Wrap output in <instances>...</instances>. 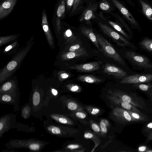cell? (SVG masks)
Returning <instances> with one entry per match:
<instances>
[{
    "instance_id": "ac0fdd59",
    "label": "cell",
    "mask_w": 152,
    "mask_h": 152,
    "mask_svg": "<svg viewBox=\"0 0 152 152\" xmlns=\"http://www.w3.org/2000/svg\"><path fill=\"white\" fill-rule=\"evenodd\" d=\"M142 6L143 13L151 21H152V7L147 2L143 0H140Z\"/></svg>"
},
{
    "instance_id": "f1b7e54d",
    "label": "cell",
    "mask_w": 152,
    "mask_h": 152,
    "mask_svg": "<svg viewBox=\"0 0 152 152\" xmlns=\"http://www.w3.org/2000/svg\"><path fill=\"white\" fill-rule=\"evenodd\" d=\"M67 88L70 91L72 92H79L81 91V87L79 85L75 84H70L67 85Z\"/></svg>"
},
{
    "instance_id": "8d00e7d4",
    "label": "cell",
    "mask_w": 152,
    "mask_h": 152,
    "mask_svg": "<svg viewBox=\"0 0 152 152\" xmlns=\"http://www.w3.org/2000/svg\"><path fill=\"white\" fill-rule=\"evenodd\" d=\"M75 115V116L80 119H84L86 117V114L82 111H76Z\"/></svg>"
},
{
    "instance_id": "e0dca14e",
    "label": "cell",
    "mask_w": 152,
    "mask_h": 152,
    "mask_svg": "<svg viewBox=\"0 0 152 152\" xmlns=\"http://www.w3.org/2000/svg\"><path fill=\"white\" fill-rule=\"evenodd\" d=\"M50 117L53 120L59 123L69 125H72L74 124L73 121L63 115L52 114L50 115Z\"/></svg>"
},
{
    "instance_id": "f546056e",
    "label": "cell",
    "mask_w": 152,
    "mask_h": 152,
    "mask_svg": "<svg viewBox=\"0 0 152 152\" xmlns=\"http://www.w3.org/2000/svg\"><path fill=\"white\" fill-rule=\"evenodd\" d=\"M33 103L34 106H37L39 104L40 102V95L37 91L34 92L33 95Z\"/></svg>"
},
{
    "instance_id": "ffe728a7",
    "label": "cell",
    "mask_w": 152,
    "mask_h": 152,
    "mask_svg": "<svg viewBox=\"0 0 152 152\" xmlns=\"http://www.w3.org/2000/svg\"><path fill=\"white\" fill-rule=\"evenodd\" d=\"M127 110L130 114L133 122L144 121L147 119L141 113H138Z\"/></svg>"
},
{
    "instance_id": "277c9868",
    "label": "cell",
    "mask_w": 152,
    "mask_h": 152,
    "mask_svg": "<svg viewBox=\"0 0 152 152\" xmlns=\"http://www.w3.org/2000/svg\"><path fill=\"white\" fill-rule=\"evenodd\" d=\"M99 25L104 33L111 38L118 45L122 47L127 46L133 49H137L133 43L106 25L102 23H99Z\"/></svg>"
},
{
    "instance_id": "4fadbf2b",
    "label": "cell",
    "mask_w": 152,
    "mask_h": 152,
    "mask_svg": "<svg viewBox=\"0 0 152 152\" xmlns=\"http://www.w3.org/2000/svg\"><path fill=\"white\" fill-rule=\"evenodd\" d=\"M107 97L113 103L119 105L124 109L138 113H141L140 111L136 107L128 103L123 101L121 99L114 95L110 94L107 96Z\"/></svg>"
},
{
    "instance_id": "b9f144b4",
    "label": "cell",
    "mask_w": 152,
    "mask_h": 152,
    "mask_svg": "<svg viewBox=\"0 0 152 152\" xmlns=\"http://www.w3.org/2000/svg\"><path fill=\"white\" fill-rule=\"evenodd\" d=\"M70 76V75L66 72H64L60 75L61 78L63 79L68 78Z\"/></svg>"
},
{
    "instance_id": "d6a6232c",
    "label": "cell",
    "mask_w": 152,
    "mask_h": 152,
    "mask_svg": "<svg viewBox=\"0 0 152 152\" xmlns=\"http://www.w3.org/2000/svg\"><path fill=\"white\" fill-rule=\"evenodd\" d=\"M12 87V84L10 82H7L5 83L1 88V91L2 92L8 91L11 89Z\"/></svg>"
},
{
    "instance_id": "e575fe53",
    "label": "cell",
    "mask_w": 152,
    "mask_h": 152,
    "mask_svg": "<svg viewBox=\"0 0 152 152\" xmlns=\"http://www.w3.org/2000/svg\"><path fill=\"white\" fill-rule=\"evenodd\" d=\"M1 99L4 102H9L12 101V98L10 95L4 94L1 96Z\"/></svg>"
},
{
    "instance_id": "836d02e7",
    "label": "cell",
    "mask_w": 152,
    "mask_h": 152,
    "mask_svg": "<svg viewBox=\"0 0 152 152\" xmlns=\"http://www.w3.org/2000/svg\"><path fill=\"white\" fill-rule=\"evenodd\" d=\"M91 126L92 129L94 132L99 133V135H101L100 134L102 135L100 128L94 122L91 123Z\"/></svg>"
},
{
    "instance_id": "9a60e30c",
    "label": "cell",
    "mask_w": 152,
    "mask_h": 152,
    "mask_svg": "<svg viewBox=\"0 0 152 152\" xmlns=\"http://www.w3.org/2000/svg\"><path fill=\"white\" fill-rule=\"evenodd\" d=\"M132 86L148 94L152 102V85L151 83L144 84L138 83L133 84Z\"/></svg>"
},
{
    "instance_id": "7402d4cb",
    "label": "cell",
    "mask_w": 152,
    "mask_h": 152,
    "mask_svg": "<svg viewBox=\"0 0 152 152\" xmlns=\"http://www.w3.org/2000/svg\"><path fill=\"white\" fill-rule=\"evenodd\" d=\"M140 45L145 50L152 52V39L145 38L140 43Z\"/></svg>"
},
{
    "instance_id": "bcb514c9",
    "label": "cell",
    "mask_w": 152,
    "mask_h": 152,
    "mask_svg": "<svg viewBox=\"0 0 152 152\" xmlns=\"http://www.w3.org/2000/svg\"><path fill=\"white\" fill-rule=\"evenodd\" d=\"M12 46L11 45H10L7 47L5 50L6 51H7L9 50H10L12 48Z\"/></svg>"
},
{
    "instance_id": "3957f363",
    "label": "cell",
    "mask_w": 152,
    "mask_h": 152,
    "mask_svg": "<svg viewBox=\"0 0 152 152\" xmlns=\"http://www.w3.org/2000/svg\"><path fill=\"white\" fill-rule=\"evenodd\" d=\"M99 44L101 48V50L107 57L111 58L115 61L123 65L124 62L113 46L104 38L99 34H96Z\"/></svg>"
},
{
    "instance_id": "603a6c76",
    "label": "cell",
    "mask_w": 152,
    "mask_h": 152,
    "mask_svg": "<svg viewBox=\"0 0 152 152\" xmlns=\"http://www.w3.org/2000/svg\"><path fill=\"white\" fill-rule=\"evenodd\" d=\"M67 106L69 109L72 111H82L83 110V107L77 103L73 100L68 101Z\"/></svg>"
},
{
    "instance_id": "7bdbcfd3",
    "label": "cell",
    "mask_w": 152,
    "mask_h": 152,
    "mask_svg": "<svg viewBox=\"0 0 152 152\" xmlns=\"http://www.w3.org/2000/svg\"><path fill=\"white\" fill-rule=\"evenodd\" d=\"M146 128L148 130H152V122H150L147 124Z\"/></svg>"
},
{
    "instance_id": "83f0119b",
    "label": "cell",
    "mask_w": 152,
    "mask_h": 152,
    "mask_svg": "<svg viewBox=\"0 0 152 152\" xmlns=\"http://www.w3.org/2000/svg\"><path fill=\"white\" fill-rule=\"evenodd\" d=\"M85 109L86 110L91 114L95 115L98 114L100 111L99 108L90 106H86Z\"/></svg>"
},
{
    "instance_id": "7dc6e473",
    "label": "cell",
    "mask_w": 152,
    "mask_h": 152,
    "mask_svg": "<svg viewBox=\"0 0 152 152\" xmlns=\"http://www.w3.org/2000/svg\"><path fill=\"white\" fill-rule=\"evenodd\" d=\"M146 152H152V149H148Z\"/></svg>"
},
{
    "instance_id": "ba28073f",
    "label": "cell",
    "mask_w": 152,
    "mask_h": 152,
    "mask_svg": "<svg viewBox=\"0 0 152 152\" xmlns=\"http://www.w3.org/2000/svg\"><path fill=\"white\" fill-rule=\"evenodd\" d=\"M111 0L121 13L127 19L132 27L137 29L139 31H140L141 28L139 24L128 10L117 0Z\"/></svg>"
},
{
    "instance_id": "52a82bcc",
    "label": "cell",
    "mask_w": 152,
    "mask_h": 152,
    "mask_svg": "<svg viewBox=\"0 0 152 152\" xmlns=\"http://www.w3.org/2000/svg\"><path fill=\"white\" fill-rule=\"evenodd\" d=\"M152 81V74H135L124 77L120 83L124 84L142 83Z\"/></svg>"
},
{
    "instance_id": "1f68e13d",
    "label": "cell",
    "mask_w": 152,
    "mask_h": 152,
    "mask_svg": "<svg viewBox=\"0 0 152 152\" xmlns=\"http://www.w3.org/2000/svg\"><path fill=\"white\" fill-rule=\"evenodd\" d=\"M65 34L66 37L68 38V41H73L76 39L75 36L73 34L71 31L68 29L65 32Z\"/></svg>"
},
{
    "instance_id": "d4e9b609",
    "label": "cell",
    "mask_w": 152,
    "mask_h": 152,
    "mask_svg": "<svg viewBox=\"0 0 152 152\" xmlns=\"http://www.w3.org/2000/svg\"><path fill=\"white\" fill-rule=\"evenodd\" d=\"M100 125L102 135L105 134L107 132V128L110 126L108 121L105 119H102Z\"/></svg>"
},
{
    "instance_id": "4dcf8cb0",
    "label": "cell",
    "mask_w": 152,
    "mask_h": 152,
    "mask_svg": "<svg viewBox=\"0 0 152 152\" xmlns=\"http://www.w3.org/2000/svg\"><path fill=\"white\" fill-rule=\"evenodd\" d=\"M69 51L77 52L85 50L84 48L79 44H75L69 48Z\"/></svg>"
},
{
    "instance_id": "484cf974",
    "label": "cell",
    "mask_w": 152,
    "mask_h": 152,
    "mask_svg": "<svg viewBox=\"0 0 152 152\" xmlns=\"http://www.w3.org/2000/svg\"><path fill=\"white\" fill-rule=\"evenodd\" d=\"M109 23L115 30L120 32L124 36L128 39L129 38V36L125 32L121 27L116 23L111 21H109Z\"/></svg>"
},
{
    "instance_id": "d6986e66",
    "label": "cell",
    "mask_w": 152,
    "mask_h": 152,
    "mask_svg": "<svg viewBox=\"0 0 152 152\" xmlns=\"http://www.w3.org/2000/svg\"><path fill=\"white\" fill-rule=\"evenodd\" d=\"M87 55L88 53L86 50L77 52L69 51L63 55V58L65 59H70L84 56Z\"/></svg>"
},
{
    "instance_id": "44dd1931",
    "label": "cell",
    "mask_w": 152,
    "mask_h": 152,
    "mask_svg": "<svg viewBox=\"0 0 152 152\" xmlns=\"http://www.w3.org/2000/svg\"><path fill=\"white\" fill-rule=\"evenodd\" d=\"M84 136L85 138L92 139L94 141L95 143V146L91 152L94 151L95 149L100 143L101 141L100 139L95 134L90 132H87L85 133L84 135Z\"/></svg>"
},
{
    "instance_id": "6da1fadb",
    "label": "cell",
    "mask_w": 152,
    "mask_h": 152,
    "mask_svg": "<svg viewBox=\"0 0 152 152\" xmlns=\"http://www.w3.org/2000/svg\"><path fill=\"white\" fill-rule=\"evenodd\" d=\"M44 141L34 139L14 140H10L5 145L9 148H26L34 151H40L47 144Z\"/></svg>"
},
{
    "instance_id": "7a4b0ae2",
    "label": "cell",
    "mask_w": 152,
    "mask_h": 152,
    "mask_svg": "<svg viewBox=\"0 0 152 152\" xmlns=\"http://www.w3.org/2000/svg\"><path fill=\"white\" fill-rule=\"evenodd\" d=\"M108 93L117 97L123 101L128 103L136 107L142 109H147L145 102L134 93H130L129 95L119 90L111 89L108 91Z\"/></svg>"
},
{
    "instance_id": "9c48e42d",
    "label": "cell",
    "mask_w": 152,
    "mask_h": 152,
    "mask_svg": "<svg viewBox=\"0 0 152 152\" xmlns=\"http://www.w3.org/2000/svg\"><path fill=\"white\" fill-rule=\"evenodd\" d=\"M18 0H3L0 4V20L7 17L12 12Z\"/></svg>"
},
{
    "instance_id": "5bb4252c",
    "label": "cell",
    "mask_w": 152,
    "mask_h": 152,
    "mask_svg": "<svg viewBox=\"0 0 152 152\" xmlns=\"http://www.w3.org/2000/svg\"><path fill=\"white\" fill-rule=\"evenodd\" d=\"M81 31L85 36L93 42L100 51H102L99 45V44L96 35L94 34L92 29L83 27L81 28Z\"/></svg>"
},
{
    "instance_id": "4316f807",
    "label": "cell",
    "mask_w": 152,
    "mask_h": 152,
    "mask_svg": "<svg viewBox=\"0 0 152 152\" xmlns=\"http://www.w3.org/2000/svg\"><path fill=\"white\" fill-rule=\"evenodd\" d=\"M31 112V107L29 105H27L23 107L22 111V116L24 118L26 119L29 117Z\"/></svg>"
},
{
    "instance_id": "8992f818",
    "label": "cell",
    "mask_w": 152,
    "mask_h": 152,
    "mask_svg": "<svg viewBox=\"0 0 152 152\" xmlns=\"http://www.w3.org/2000/svg\"><path fill=\"white\" fill-rule=\"evenodd\" d=\"M126 57L138 66L146 69L152 68V63L147 58L132 51H127Z\"/></svg>"
},
{
    "instance_id": "f6af8a7d",
    "label": "cell",
    "mask_w": 152,
    "mask_h": 152,
    "mask_svg": "<svg viewBox=\"0 0 152 152\" xmlns=\"http://www.w3.org/2000/svg\"><path fill=\"white\" fill-rule=\"evenodd\" d=\"M52 92L53 94L55 96L56 95L58 94L57 91L54 89H52Z\"/></svg>"
},
{
    "instance_id": "5b68a950",
    "label": "cell",
    "mask_w": 152,
    "mask_h": 152,
    "mask_svg": "<svg viewBox=\"0 0 152 152\" xmlns=\"http://www.w3.org/2000/svg\"><path fill=\"white\" fill-rule=\"evenodd\" d=\"M66 0H58L55 5L52 22L53 24L59 33L61 29V20L64 17Z\"/></svg>"
},
{
    "instance_id": "7c38bea8",
    "label": "cell",
    "mask_w": 152,
    "mask_h": 152,
    "mask_svg": "<svg viewBox=\"0 0 152 152\" xmlns=\"http://www.w3.org/2000/svg\"><path fill=\"white\" fill-rule=\"evenodd\" d=\"M113 112L116 118L123 123L126 124L133 122L131 115L127 110L116 107Z\"/></svg>"
},
{
    "instance_id": "74e56055",
    "label": "cell",
    "mask_w": 152,
    "mask_h": 152,
    "mask_svg": "<svg viewBox=\"0 0 152 152\" xmlns=\"http://www.w3.org/2000/svg\"><path fill=\"white\" fill-rule=\"evenodd\" d=\"M100 7L102 10H107L110 8L108 3L105 1H103L100 3Z\"/></svg>"
},
{
    "instance_id": "8fae6325",
    "label": "cell",
    "mask_w": 152,
    "mask_h": 152,
    "mask_svg": "<svg viewBox=\"0 0 152 152\" xmlns=\"http://www.w3.org/2000/svg\"><path fill=\"white\" fill-rule=\"evenodd\" d=\"M103 72L118 78H124L127 75L126 72L121 69L115 65L108 63L105 65Z\"/></svg>"
},
{
    "instance_id": "2e32d148",
    "label": "cell",
    "mask_w": 152,
    "mask_h": 152,
    "mask_svg": "<svg viewBox=\"0 0 152 152\" xmlns=\"http://www.w3.org/2000/svg\"><path fill=\"white\" fill-rule=\"evenodd\" d=\"M77 79L80 81L90 83H100L103 81L102 79L96 77L88 75L79 76Z\"/></svg>"
},
{
    "instance_id": "d590c367",
    "label": "cell",
    "mask_w": 152,
    "mask_h": 152,
    "mask_svg": "<svg viewBox=\"0 0 152 152\" xmlns=\"http://www.w3.org/2000/svg\"><path fill=\"white\" fill-rule=\"evenodd\" d=\"M17 62L15 61H11L7 65V69L9 71L13 70L17 66Z\"/></svg>"
},
{
    "instance_id": "ee69618b",
    "label": "cell",
    "mask_w": 152,
    "mask_h": 152,
    "mask_svg": "<svg viewBox=\"0 0 152 152\" xmlns=\"http://www.w3.org/2000/svg\"><path fill=\"white\" fill-rule=\"evenodd\" d=\"M148 140H152V131L150 132L148 135L147 136Z\"/></svg>"
},
{
    "instance_id": "f35d334b",
    "label": "cell",
    "mask_w": 152,
    "mask_h": 152,
    "mask_svg": "<svg viewBox=\"0 0 152 152\" xmlns=\"http://www.w3.org/2000/svg\"><path fill=\"white\" fill-rule=\"evenodd\" d=\"M93 15L92 11L91 10H88L84 16V19L86 20H89L92 17Z\"/></svg>"
},
{
    "instance_id": "60d3db41",
    "label": "cell",
    "mask_w": 152,
    "mask_h": 152,
    "mask_svg": "<svg viewBox=\"0 0 152 152\" xmlns=\"http://www.w3.org/2000/svg\"><path fill=\"white\" fill-rule=\"evenodd\" d=\"M149 148L145 145H142L140 146L138 148V151L140 152H146Z\"/></svg>"
},
{
    "instance_id": "30bf717a",
    "label": "cell",
    "mask_w": 152,
    "mask_h": 152,
    "mask_svg": "<svg viewBox=\"0 0 152 152\" xmlns=\"http://www.w3.org/2000/svg\"><path fill=\"white\" fill-rule=\"evenodd\" d=\"M102 63L101 61H94L86 64L74 65L70 69L82 72H90L99 69Z\"/></svg>"
},
{
    "instance_id": "ab89813d",
    "label": "cell",
    "mask_w": 152,
    "mask_h": 152,
    "mask_svg": "<svg viewBox=\"0 0 152 152\" xmlns=\"http://www.w3.org/2000/svg\"><path fill=\"white\" fill-rule=\"evenodd\" d=\"M74 0H66V9L69 10L73 4Z\"/></svg>"
},
{
    "instance_id": "cb8c5ba5",
    "label": "cell",
    "mask_w": 152,
    "mask_h": 152,
    "mask_svg": "<svg viewBox=\"0 0 152 152\" xmlns=\"http://www.w3.org/2000/svg\"><path fill=\"white\" fill-rule=\"evenodd\" d=\"M82 146L76 144H72L68 145L65 148L66 150L68 151L72 152H83L84 149H82Z\"/></svg>"
}]
</instances>
